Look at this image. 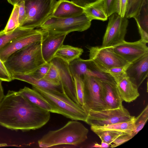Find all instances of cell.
<instances>
[{
	"instance_id": "24",
	"label": "cell",
	"mask_w": 148,
	"mask_h": 148,
	"mask_svg": "<svg viewBox=\"0 0 148 148\" xmlns=\"http://www.w3.org/2000/svg\"><path fill=\"white\" fill-rule=\"evenodd\" d=\"M84 12L92 21H106L108 18L104 0H99L84 8Z\"/></svg>"
},
{
	"instance_id": "46",
	"label": "cell",
	"mask_w": 148,
	"mask_h": 148,
	"mask_svg": "<svg viewBox=\"0 0 148 148\" xmlns=\"http://www.w3.org/2000/svg\"><path fill=\"white\" fill-rule=\"evenodd\" d=\"M9 146H10V145H8L6 143H0V147H5Z\"/></svg>"
},
{
	"instance_id": "8",
	"label": "cell",
	"mask_w": 148,
	"mask_h": 148,
	"mask_svg": "<svg viewBox=\"0 0 148 148\" xmlns=\"http://www.w3.org/2000/svg\"><path fill=\"white\" fill-rule=\"evenodd\" d=\"M84 84V108L88 114L90 111H100L106 109L102 95L100 80L94 76L85 75Z\"/></svg>"
},
{
	"instance_id": "41",
	"label": "cell",
	"mask_w": 148,
	"mask_h": 148,
	"mask_svg": "<svg viewBox=\"0 0 148 148\" xmlns=\"http://www.w3.org/2000/svg\"><path fill=\"white\" fill-rule=\"evenodd\" d=\"M2 81L0 79V104L5 96L3 88L2 85Z\"/></svg>"
},
{
	"instance_id": "12",
	"label": "cell",
	"mask_w": 148,
	"mask_h": 148,
	"mask_svg": "<svg viewBox=\"0 0 148 148\" xmlns=\"http://www.w3.org/2000/svg\"><path fill=\"white\" fill-rule=\"evenodd\" d=\"M70 71L73 77L79 76L83 78L85 75L96 77L103 81H108L109 75L101 71L90 59L84 60L80 57L69 64Z\"/></svg>"
},
{
	"instance_id": "30",
	"label": "cell",
	"mask_w": 148,
	"mask_h": 148,
	"mask_svg": "<svg viewBox=\"0 0 148 148\" xmlns=\"http://www.w3.org/2000/svg\"><path fill=\"white\" fill-rule=\"evenodd\" d=\"M94 132L100 138L101 141L110 144L119 136L125 133L122 132L108 130L96 131Z\"/></svg>"
},
{
	"instance_id": "18",
	"label": "cell",
	"mask_w": 148,
	"mask_h": 148,
	"mask_svg": "<svg viewBox=\"0 0 148 148\" xmlns=\"http://www.w3.org/2000/svg\"><path fill=\"white\" fill-rule=\"evenodd\" d=\"M84 13V8L68 0H59L55 5L52 16L62 18L76 17Z\"/></svg>"
},
{
	"instance_id": "29",
	"label": "cell",
	"mask_w": 148,
	"mask_h": 148,
	"mask_svg": "<svg viewBox=\"0 0 148 148\" xmlns=\"http://www.w3.org/2000/svg\"><path fill=\"white\" fill-rule=\"evenodd\" d=\"M43 78L54 84L62 85L58 69L57 67L51 62L49 69Z\"/></svg>"
},
{
	"instance_id": "40",
	"label": "cell",
	"mask_w": 148,
	"mask_h": 148,
	"mask_svg": "<svg viewBox=\"0 0 148 148\" xmlns=\"http://www.w3.org/2000/svg\"><path fill=\"white\" fill-rule=\"evenodd\" d=\"M0 79L2 81L10 82L12 80L11 75L6 73L0 68Z\"/></svg>"
},
{
	"instance_id": "10",
	"label": "cell",
	"mask_w": 148,
	"mask_h": 148,
	"mask_svg": "<svg viewBox=\"0 0 148 148\" xmlns=\"http://www.w3.org/2000/svg\"><path fill=\"white\" fill-rule=\"evenodd\" d=\"M109 17V21L103 38L102 46L109 47L125 40L129 21L125 17H122L116 13Z\"/></svg>"
},
{
	"instance_id": "2",
	"label": "cell",
	"mask_w": 148,
	"mask_h": 148,
	"mask_svg": "<svg viewBox=\"0 0 148 148\" xmlns=\"http://www.w3.org/2000/svg\"><path fill=\"white\" fill-rule=\"evenodd\" d=\"M41 41L32 43L15 52L4 62L11 75L29 74L46 63L42 55Z\"/></svg>"
},
{
	"instance_id": "22",
	"label": "cell",
	"mask_w": 148,
	"mask_h": 148,
	"mask_svg": "<svg viewBox=\"0 0 148 148\" xmlns=\"http://www.w3.org/2000/svg\"><path fill=\"white\" fill-rule=\"evenodd\" d=\"M42 29H34L18 27L12 32L6 34L0 31V50L6 45L18 38L40 32Z\"/></svg>"
},
{
	"instance_id": "28",
	"label": "cell",
	"mask_w": 148,
	"mask_h": 148,
	"mask_svg": "<svg viewBox=\"0 0 148 148\" xmlns=\"http://www.w3.org/2000/svg\"><path fill=\"white\" fill-rule=\"evenodd\" d=\"M148 119V105L141 113L135 118L134 129L132 134L133 137L144 127Z\"/></svg>"
},
{
	"instance_id": "36",
	"label": "cell",
	"mask_w": 148,
	"mask_h": 148,
	"mask_svg": "<svg viewBox=\"0 0 148 148\" xmlns=\"http://www.w3.org/2000/svg\"><path fill=\"white\" fill-rule=\"evenodd\" d=\"M108 17L116 13L117 0H104Z\"/></svg>"
},
{
	"instance_id": "7",
	"label": "cell",
	"mask_w": 148,
	"mask_h": 148,
	"mask_svg": "<svg viewBox=\"0 0 148 148\" xmlns=\"http://www.w3.org/2000/svg\"><path fill=\"white\" fill-rule=\"evenodd\" d=\"M88 49L89 59L102 72L107 73L111 68L124 66L130 63L108 47L96 46L88 47Z\"/></svg>"
},
{
	"instance_id": "4",
	"label": "cell",
	"mask_w": 148,
	"mask_h": 148,
	"mask_svg": "<svg viewBox=\"0 0 148 148\" xmlns=\"http://www.w3.org/2000/svg\"><path fill=\"white\" fill-rule=\"evenodd\" d=\"M32 88L40 93L53 108V113L61 114L73 120L86 122L88 113L83 107L71 99L62 89V92L32 86Z\"/></svg>"
},
{
	"instance_id": "25",
	"label": "cell",
	"mask_w": 148,
	"mask_h": 148,
	"mask_svg": "<svg viewBox=\"0 0 148 148\" xmlns=\"http://www.w3.org/2000/svg\"><path fill=\"white\" fill-rule=\"evenodd\" d=\"M135 116L131 120L119 122L103 126H91V129L94 132L105 130H113L127 134H132L134 129Z\"/></svg>"
},
{
	"instance_id": "17",
	"label": "cell",
	"mask_w": 148,
	"mask_h": 148,
	"mask_svg": "<svg viewBox=\"0 0 148 148\" xmlns=\"http://www.w3.org/2000/svg\"><path fill=\"white\" fill-rule=\"evenodd\" d=\"M101 93L106 109L118 108L121 107L123 101L116 85L100 80Z\"/></svg>"
},
{
	"instance_id": "27",
	"label": "cell",
	"mask_w": 148,
	"mask_h": 148,
	"mask_svg": "<svg viewBox=\"0 0 148 148\" xmlns=\"http://www.w3.org/2000/svg\"><path fill=\"white\" fill-rule=\"evenodd\" d=\"M11 14L4 29V32L8 34L13 32L19 27L18 21V11L19 7L16 4L14 5Z\"/></svg>"
},
{
	"instance_id": "6",
	"label": "cell",
	"mask_w": 148,
	"mask_h": 148,
	"mask_svg": "<svg viewBox=\"0 0 148 148\" xmlns=\"http://www.w3.org/2000/svg\"><path fill=\"white\" fill-rule=\"evenodd\" d=\"M91 21L84 12L70 18H59L51 16L39 27L47 32L68 34L73 32H82L88 29L91 26Z\"/></svg>"
},
{
	"instance_id": "20",
	"label": "cell",
	"mask_w": 148,
	"mask_h": 148,
	"mask_svg": "<svg viewBox=\"0 0 148 148\" xmlns=\"http://www.w3.org/2000/svg\"><path fill=\"white\" fill-rule=\"evenodd\" d=\"M137 23L140 39L148 42V0H144L133 17Z\"/></svg>"
},
{
	"instance_id": "16",
	"label": "cell",
	"mask_w": 148,
	"mask_h": 148,
	"mask_svg": "<svg viewBox=\"0 0 148 148\" xmlns=\"http://www.w3.org/2000/svg\"><path fill=\"white\" fill-rule=\"evenodd\" d=\"M127 77L138 88L148 75V53L130 63L126 70Z\"/></svg>"
},
{
	"instance_id": "19",
	"label": "cell",
	"mask_w": 148,
	"mask_h": 148,
	"mask_svg": "<svg viewBox=\"0 0 148 148\" xmlns=\"http://www.w3.org/2000/svg\"><path fill=\"white\" fill-rule=\"evenodd\" d=\"M116 82L123 101L130 103L139 96L138 88L126 76L119 79Z\"/></svg>"
},
{
	"instance_id": "26",
	"label": "cell",
	"mask_w": 148,
	"mask_h": 148,
	"mask_svg": "<svg viewBox=\"0 0 148 148\" xmlns=\"http://www.w3.org/2000/svg\"><path fill=\"white\" fill-rule=\"evenodd\" d=\"M83 52L82 48L63 45L56 52L54 58H59L69 64L79 58Z\"/></svg>"
},
{
	"instance_id": "44",
	"label": "cell",
	"mask_w": 148,
	"mask_h": 148,
	"mask_svg": "<svg viewBox=\"0 0 148 148\" xmlns=\"http://www.w3.org/2000/svg\"><path fill=\"white\" fill-rule=\"evenodd\" d=\"M7 1L9 3L13 6L17 4L18 2V0H7Z\"/></svg>"
},
{
	"instance_id": "15",
	"label": "cell",
	"mask_w": 148,
	"mask_h": 148,
	"mask_svg": "<svg viewBox=\"0 0 148 148\" xmlns=\"http://www.w3.org/2000/svg\"><path fill=\"white\" fill-rule=\"evenodd\" d=\"M45 31L21 37L10 42L0 50V59L3 63L13 53L30 44L41 40Z\"/></svg>"
},
{
	"instance_id": "45",
	"label": "cell",
	"mask_w": 148,
	"mask_h": 148,
	"mask_svg": "<svg viewBox=\"0 0 148 148\" xmlns=\"http://www.w3.org/2000/svg\"><path fill=\"white\" fill-rule=\"evenodd\" d=\"M92 147H97V148H101L100 144H99L97 143H95L94 144Z\"/></svg>"
},
{
	"instance_id": "43",
	"label": "cell",
	"mask_w": 148,
	"mask_h": 148,
	"mask_svg": "<svg viewBox=\"0 0 148 148\" xmlns=\"http://www.w3.org/2000/svg\"><path fill=\"white\" fill-rule=\"evenodd\" d=\"M100 145L101 148H106L109 147L110 145V144L103 141H101Z\"/></svg>"
},
{
	"instance_id": "32",
	"label": "cell",
	"mask_w": 148,
	"mask_h": 148,
	"mask_svg": "<svg viewBox=\"0 0 148 148\" xmlns=\"http://www.w3.org/2000/svg\"><path fill=\"white\" fill-rule=\"evenodd\" d=\"M144 0H128L125 17L133 18L137 14Z\"/></svg>"
},
{
	"instance_id": "14",
	"label": "cell",
	"mask_w": 148,
	"mask_h": 148,
	"mask_svg": "<svg viewBox=\"0 0 148 148\" xmlns=\"http://www.w3.org/2000/svg\"><path fill=\"white\" fill-rule=\"evenodd\" d=\"M51 62L58 69L62 89L71 99L79 104L76 97L74 81L70 71L69 64L57 58H54Z\"/></svg>"
},
{
	"instance_id": "38",
	"label": "cell",
	"mask_w": 148,
	"mask_h": 148,
	"mask_svg": "<svg viewBox=\"0 0 148 148\" xmlns=\"http://www.w3.org/2000/svg\"><path fill=\"white\" fill-rule=\"evenodd\" d=\"M19 7L18 21L19 27H21L26 18V12L24 1L17 3Z\"/></svg>"
},
{
	"instance_id": "31",
	"label": "cell",
	"mask_w": 148,
	"mask_h": 148,
	"mask_svg": "<svg viewBox=\"0 0 148 148\" xmlns=\"http://www.w3.org/2000/svg\"><path fill=\"white\" fill-rule=\"evenodd\" d=\"M73 78L74 81L75 90L78 103L84 108V84L83 78L79 76L75 77Z\"/></svg>"
},
{
	"instance_id": "37",
	"label": "cell",
	"mask_w": 148,
	"mask_h": 148,
	"mask_svg": "<svg viewBox=\"0 0 148 148\" xmlns=\"http://www.w3.org/2000/svg\"><path fill=\"white\" fill-rule=\"evenodd\" d=\"M128 0H117L116 13L122 17H125Z\"/></svg>"
},
{
	"instance_id": "9",
	"label": "cell",
	"mask_w": 148,
	"mask_h": 148,
	"mask_svg": "<svg viewBox=\"0 0 148 148\" xmlns=\"http://www.w3.org/2000/svg\"><path fill=\"white\" fill-rule=\"evenodd\" d=\"M134 116L122 105L115 109L100 111H90L88 113L86 122L90 126H103L128 121Z\"/></svg>"
},
{
	"instance_id": "13",
	"label": "cell",
	"mask_w": 148,
	"mask_h": 148,
	"mask_svg": "<svg viewBox=\"0 0 148 148\" xmlns=\"http://www.w3.org/2000/svg\"><path fill=\"white\" fill-rule=\"evenodd\" d=\"M45 31L41 41V52L44 60L46 62H49L54 58L56 52L63 45L68 34Z\"/></svg>"
},
{
	"instance_id": "23",
	"label": "cell",
	"mask_w": 148,
	"mask_h": 148,
	"mask_svg": "<svg viewBox=\"0 0 148 148\" xmlns=\"http://www.w3.org/2000/svg\"><path fill=\"white\" fill-rule=\"evenodd\" d=\"M12 80L17 79L27 82L34 86L50 90L62 91V85H58L52 84L44 78L37 79L34 78L27 74H16L12 75Z\"/></svg>"
},
{
	"instance_id": "42",
	"label": "cell",
	"mask_w": 148,
	"mask_h": 148,
	"mask_svg": "<svg viewBox=\"0 0 148 148\" xmlns=\"http://www.w3.org/2000/svg\"><path fill=\"white\" fill-rule=\"evenodd\" d=\"M0 68L5 73L7 74H10L7 70L5 66L4 63L0 59Z\"/></svg>"
},
{
	"instance_id": "33",
	"label": "cell",
	"mask_w": 148,
	"mask_h": 148,
	"mask_svg": "<svg viewBox=\"0 0 148 148\" xmlns=\"http://www.w3.org/2000/svg\"><path fill=\"white\" fill-rule=\"evenodd\" d=\"M50 65V62H46L39 66L30 73L27 74L37 79L43 78L47 74Z\"/></svg>"
},
{
	"instance_id": "1",
	"label": "cell",
	"mask_w": 148,
	"mask_h": 148,
	"mask_svg": "<svg viewBox=\"0 0 148 148\" xmlns=\"http://www.w3.org/2000/svg\"><path fill=\"white\" fill-rule=\"evenodd\" d=\"M50 116V112L32 103L18 91L9 90L0 104V125L12 130L39 129Z\"/></svg>"
},
{
	"instance_id": "35",
	"label": "cell",
	"mask_w": 148,
	"mask_h": 148,
	"mask_svg": "<svg viewBox=\"0 0 148 148\" xmlns=\"http://www.w3.org/2000/svg\"><path fill=\"white\" fill-rule=\"evenodd\" d=\"M133 137L132 134L124 133L116 138L113 142V144H110V147H115L128 141Z\"/></svg>"
},
{
	"instance_id": "21",
	"label": "cell",
	"mask_w": 148,
	"mask_h": 148,
	"mask_svg": "<svg viewBox=\"0 0 148 148\" xmlns=\"http://www.w3.org/2000/svg\"><path fill=\"white\" fill-rule=\"evenodd\" d=\"M30 102L45 110L52 112L53 108L48 101L38 92L32 89L25 87L18 91Z\"/></svg>"
},
{
	"instance_id": "47",
	"label": "cell",
	"mask_w": 148,
	"mask_h": 148,
	"mask_svg": "<svg viewBox=\"0 0 148 148\" xmlns=\"http://www.w3.org/2000/svg\"><path fill=\"white\" fill-rule=\"evenodd\" d=\"M18 0V3L19 2H21V1H24V0Z\"/></svg>"
},
{
	"instance_id": "11",
	"label": "cell",
	"mask_w": 148,
	"mask_h": 148,
	"mask_svg": "<svg viewBox=\"0 0 148 148\" xmlns=\"http://www.w3.org/2000/svg\"><path fill=\"white\" fill-rule=\"evenodd\" d=\"M147 43L140 39L132 42L125 40L115 46L108 48L131 63L148 53Z\"/></svg>"
},
{
	"instance_id": "3",
	"label": "cell",
	"mask_w": 148,
	"mask_h": 148,
	"mask_svg": "<svg viewBox=\"0 0 148 148\" xmlns=\"http://www.w3.org/2000/svg\"><path fill=\"white\" fill-rule=\"evenodd\" d=\"M88 130L80 122L70 121L64 126L49 131L38 141L39 146L48 148L62 145H79L87 138Z\"/></svg>"
},
{
	"instance_id": "5",
	"label": "cell",
	"mask_w": 148,
	"mask_h": 148,
	"mask_svg": "<svg viewBox=\"0 0 148 148\" xmlns=\"http://www.w3.org/2000/svg\"><path fill=\"white\" fill-rule=\"evenodd\" d=\"M25 19L21 27H39L52 16L56 0H24Z\"/></svg>"
},
{
	"instance_id": "34",
	"label": "cell",
	"mask_w": 148,
	"mask_h": 148,
	"mask_svg": "<svg viewBox=\"0 0 148 148\" xmlns=\"http://www.w3.org/2000/svg\"><path fill=\"white\" fill-rule=\"evenodd\" d=\"M128 64L111 68L107 71L106 73L111 76L116 82L119 79L126 76V70Z\"/></svg>"
},
{
	"instance_id": "39",
	"label": "cell",
	"mask_w": 148,
	"mask_h": 148,
	"mask_svg": "<svg viewBox=\"0 0 148 148\" xmlns=\"http://www.w3.org/2000/svg\"><path fill=\"white\" fill-rule=\"evenodd\" d=\"M99 0H72L71 1L76 5L84 8Z\"/></svg>"
}]
</instances>
